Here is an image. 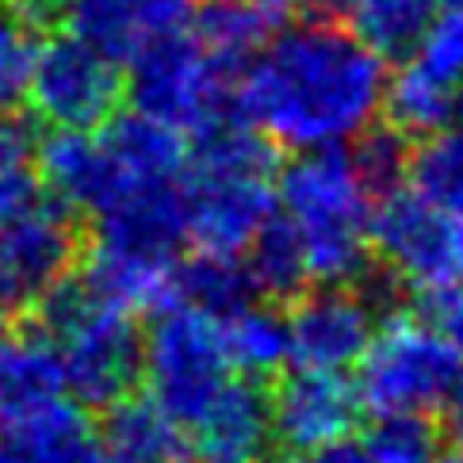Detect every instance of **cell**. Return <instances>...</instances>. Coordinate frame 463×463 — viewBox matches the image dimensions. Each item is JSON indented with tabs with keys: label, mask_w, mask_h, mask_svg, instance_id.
Masks as SVG:
<instances>
[{
	"label": "cell",
	"mask_w": 463,
	"mask_h": 463,
	"mask_svg": "<svg viewBox=\"0 0 463 463\" xmlns=\"http://www.w3.org/2000/svg\"><path fill=\"white\" fill-rule=\"evenodd\" d=\"M100 142L130 180H180L188 169V138L135 108L115 111L100 127Z\"/></svg>",
	"instance_id": "d6986e66"
},
{
	"label": "cell",
	"mask_w": 463,
	"mask_h": 463,
	"mask_svg": "<svg viewBox=\"0 0 463 463\" xmlns=\"http://www.w3.org/2000/svg\"><path fill=\"white\" fill-rule=\"evenodd\" d=\"M303 463H372V456H368V449H364V440L341 437L334 444H322V449L307 452Z\"/></svg>",
	"instance_id": "d590c367"
},
{
	"label": "cell",
	"mask_w": 463,
	"mask_h": 463,
	"mask_svg": "<svg viewBox=\"0 0 463 463\" xmlns=\"http://www.w3.org/2000/svg\"><path fill=\"white\" fill-rule=\"evenodd\" d=\"M356 394L372 413H433L444 410L459 368V353L413 310L394 307L375 322L368 349L360 353Z\"/></svg>",
	"instance_id": "5b68a950"
},
{
	"label": "cell",
	"mask_w": 463,
	"mask_h": 463,
	"mask_svg": "<svg viewBox=\"0 0 463 463\" xmlns=\"http://www.w3.org/2000/svg\"><path fill=\"white\" fill-rule=\"evenodd\" d=\"M269 5H279V8H288V12H291V0H269Z\"/></svg>",
	"instance_id": "60d3db41"
},
{
	"label": "cell",
	"mask_w": 463,
	"mask_h": 463,
	"mask_svg": "<svg viewBox=\"0 0 463 463\" xmlns=\"http://www.w3.org/2000/svg\"><path fill=\"white\" fill-rule=\"evenodd\" d=\"M39 39L27 27L12 20V12L0 5V108H24L35 70Z\"/></svg>",
	"instance_id": "f546056e"
},
{
	"label": "cell",
	"mask_w": 463,
	"mask_h": 463,
	"mask_svg": "<svg viewBox=\"0 0 463 463\" xmlns=\"http://www.w3.org/2000/svg\"><path fill=\"white\" fill-rule=\"evenodd\" d=\"M12 20L27 27L31 35H54V31H65V15H70V0H0Z\"/></svg>",
	"instance_id": "836d02e7"
},
{
	"label": "cell",
	"mask_w": 463,
	"mask_h": 463,
	"mask_svg": "<svg viewBox=\"0 0 463 463\" xmlns=\"http://www.w3.org/2000/svg\"><path fill=\"white\" fill-rule=\"evenodd\" d=\"M406 188L433 211L463 219V123L410 142Z\"/></svg>",
	"instance_id": "603a6c76"
},
{
	"label": "cell",
	"mask_w": 463,
	"mask_h": 463,
	"mask_svg": "<svg viewBox=\"0 0 463 463\" xmlns=\"http://www.w3.org/2000/svg\"><path fill=\"white\" fill-rule=\"evenodd\" d=\"M437 5H444V8H463V0H437Z\"/></svg>",
	"instance_id": "ab89813d"
},
{
	"label": "cell",
	"mask_w": 463,
	"mask_h": 463,
	"mask_svg": "<svg viewBox=\"0 0 463 463\" xmlns=\"http://www.w3.org/2000/svg\"><path fill=\"white\" fill-rule=\"evenodd\" d=\"M379 111H383V123L402 130L406 138H421L440 127L459 123L463 92H459V85H449V80L433 77L425 65L410 58L394 73H387Z\"/></svg>",
	"instance_id": "ffe728a7"
},
{
	"label": "cell",
	"mask_w": 463,
	"mask_h": 463,
	"mask_svg": "<svg viewBox=\"0 0 463 463\" xmlns=\"http://www.w3.org/2000/svg\"><path fill=\"white\" fill-rule=\"evenodd\" d=\"M413 61L449 85H463V8L433 12L421 39L413 43Z\"/></svg>",
	"instance_id": "f1b7e54d"
},
{
	"label": "cell",
	"mask_w": 463,
	"mask_h": 463,
	"mask_svg": "<svg viewBox=\"0 0 463 463\" xmlns=\"http://www.w3.org/2000/svg\"><path fill=\"white\" fill-rule=\"evenodd\" d=\"M349 161L360 176V184L372 192V200L406 184V161H410V138L391 123H368L353 138Z\"/></svg>",
	"instance_id": "83f0119b"
},
{
	"label": "cell",
	"mask_w": 463,
	"mask_h": 463,
	"mask_svg": "<svg viewBox=\"0 0 463 463\" xmlns=\"http://www.w3.org/2000/svg\"><path fill=\"white\" fill-rule=\"evenodd\" d=\"M444 410H449L452 425H456V429H463V360H459V368H456V379H452L449 399H444Z\"/></svg>",
	"instance_id": "8d00e7d4"
},
{
	"label": "cell",
	"mask_w": 463,
	"mask_h": 463,
	"mask_svg": "<svg viewBox=\"0 0 463 463\" xmlns=\"http://www.w3.org/2000/svg\"><path fill=\"white\" fill-rule=\"evenodd\" d=\"M100 463H108V459H100Z\"/></svg>",
	"instance_id": "7bdbcfd3"
},
{
	"label": "cell",
	"mask_w": 463,
	"mask_h": 463,
	"mask_svg": "<svg viewBox=\"0 0 463 463\" xmlns=\"http://www.w3.org/2000/svg\"><path fill=\"white\" fill-rule=\"evenodd\" d=\"M241 264H245V272H250L253 295H264L269 303H291L295 295L310 284L303 245L284 214H272V219L257 230V238L245 245Z\"/></svg>",
	"instance_id": "cb8c5ba5"
},
{
	"label": "cell",
	"mask_w": 463,
	"mask_h": 463,
	"mask_svg": "<svg viewBox=\"0 0 463 463\" xmlns=\"http://www.w3.org/2000/svg\"><path fill=\"white\" fill-rule=\"evenodd\" d=\"M176 299L211 314V318H226L230 310L253 299V284L241 257L195 253L176 264Z\"/></svg>",
	"instance_id": "d4e9b609"
},
{
	"label": "cell",
	"mask_w": 463,
	"mask_h": 463,
	"mask_svg": "<svg viewBox=\"0 0 463 463\" xmlns=\"http://www.w3.org/2000/svg\"><path fill=\"white\" fill-rule=\"evenodd\" d=\"M279 146L250 119H222L188 142L184 176H276Z\"/></svg>",
	"instance_id": "7402d4cb"
},
{
	"label": "cell",
	"mask_w": 463,
	"mask_h": 463,
	"mask_svg": "<svg viewBox=\"0 0 463 463\" xmlns=\"http://www.w3.org/2000/svg\"><path fill=\"white\" fill-rule=\"evenodd\" d=\"M192 456L200 463H260L272 449L269 387L230 379L192 421Z\"/></svg>",
	"instance_id": "2e32d148"
},
{
	"label": "cell",
	"mask_w": 463,
	"mask_h": 463,
	"mask_svg": "<svg viewBox=\"0 0 463 463\" xmlns=\"http://www.w3.org/2000/svg\"><path fill=\"white\" fill-rule=\"evenodd\" d=\"M276 176H184V230L195 253L241 257L276 214Z\"/></svg>",
	"instance_id": "7c38bea8"
},
{
	"label": "cell",
	"mask_w": 463,
	"mask_h": 463,
	"mask_svg": "<svg viewBox=\"0 0 463 463\" xmlns=\"http://www.w3.org/2000/svg\"><path fill=\"white\" fill-rule=\"evenodd\" d=\"M291 12H299L303 24H318V27L349 24V0H291Z\"/></svg>",
	"instance_id": "e575fe53"
},
{
	"label": "cell",
	"mask_w": 463,
	"mask_h": 463,
	"mask_svg": "<svg viewBox=\"0 0 463 463\" xmlns=\"http://www.w3.org/2000/svg\"><path fill=\"white\" fill-rule=\"evenodd\" d=\"M368 238L372 257L410 288L459 279V219L433 211L406 184L375 200Z\"/></svg>",
	"instance_id": "9c48e42d"
},
{
	"label": "cell",
	"mask_w": 463,
	"mask_h": 463,
	"mask_svg": "<svg viewBox=\"0 0 463 463\" xmlns=\"http://www.w3.org/2000/svg\"><path fill=\"white\" fill-rule=\"evenodd\" d=\"M61 364V387L80 410H104L142 383V326L138 314L104 299L80 269L46 288L24 310Z\"/></svg>",
	"instance_id": "7a4b0ae2"
},
{
	"label": "cell",
	"mask_w": 463,
	"mask_h": 463,
	"mask_svg": "<svg viewBox=\"0 0 463 463\" xmlns=\"http://www.w3.org/2000/svg\"><path fill=\"white\" fill-rule=\"evenodd\" d=\"M8 326H12V318H8V310H5V307H0V337H5V334H8Z\"/></svg>",
	"instance_id": "f35d334b"
},
{
	"label": "cell",
	"mask_w": 463,
	"mask_h": 463,
	"mask_svg": "<svg viewBox=\"0 0 463 463\" xmlns=\"http://www.w3.org/2000/svg\"><path fill=\"white\" fill-rule=\"evenodd\" d=\"M222 349L230 368H238L245 379H276L291 364V337H288V314L276 303H241L219 318Z\"/></svg>",
	"instance_id": "44dd1931"
},
{
	"label": "cell",
	"mask_w": 463,
	"mask_h": 463,
	"mask_svg": "<svg viewBox=\"0 0 463 463\" xmlns=\"http://www.w3.org/2000/svg\"><path fill=\"white\" fill-rule=\"evenodd\" d=\"M43 200H46V184L39 173H31L27 165L0 169V222L31 214L35 207H43Z\"/></svg>",
	"instance_id": "d6a6232c"
},
{
	"label": "cell",
	"mask_w": 463,
	"mask_h": 463,
	"mask_svg": "<svg viewBox=\"0 0 463 463\" xmlns=\"http://www.w3.org/2000/svg\"><path fill=\"white\" fill-rule=\"evenodd\" d=\"M288 337L299 368L349 372L368 349L379 310L364 299L356 284H307L291 299Z\"/></svg>",
	"instance_id": "30bf717a"
},
{
	"label": "cell",
	"mask_w": 463,
	"mask_h": 463,
	"mask_svg": "<svg viewBox=\"0 0 463 463\" xmlns=\"http://www.w3.org/2000/svg\"><path fill=\"white\" fill-rule=\"evenodd\" d=\"M27 100L43 123L100 130L123 104V70L70 31H54L35 54Z\"/></svg>",
	"instance_id": "52a82bcc"
},
{
	"label": "cell",
	"mask_w": 463,
	"mask_h": 463,
	"mask_svg": "<svg viewBox=\"0 0 463 463\" xmlns=\"http://www.w3.org/2000/svg\"><path fill=\"white\" fill-rule=\"evenodd\" d=\"M35 157L43 165V184L61 203H70L80 219H96L130 184H142V180H130L123 173V165L108 154V146L92 130L58 127L54 135L39 138Z\"/></svg>",
	"instance_id": "4fadbf2b"
},
{
	"label": "cell",
	"mask_w": 463,
	"mask_h": 463,
	"mask_svg": "<svg viewBox=\"0 0 463 463\" xmlns=\"http://www.w3.org/2000/svg\"><path fill=\"white\" fill-rule=\"evenodd\" d=\"M413 314H418L429 329H437V334L463 356V279L437 284V288H421L418 291V310Z\"/></svg>",
	"instance_id": "4dcf8cb0"
},
{
	"label": "cell",
	"mask_w": 463,
	"mask_h": 463,
	"mask_svg": "<svg viewBox=\"0 0 463 463\" xmlns=\"http://www.w3.org/2000/svg\"><path fill=\"white\" fill-rule=\"evenodd\" d=\"M433 12L437 0H349V27L375 54L406 58Z\"/></svg>",
	"instance_id": "484cf974"
},
{
	"label": "cell",
	"mask_w": 463,
	"mask_h": 463,
	"mask_svg": "<svg viewBox=\"0 0 463 463\" xmlns=\"http://www.w3.org/2000/svg\"><path fill=\"white\" fill-rule=\"evenodd\" d=\"M230 360L222 349L219 318L188 303H169L154 314V326L142 329V379L146 394L173 413L180 425H192L207 402L230 383Z\"/></svg>",
	"instance_id": "8992f818"
},
{
	"label": "cell",
	"mask_w": 463,
	"mask_h": 463,
	"mask_svg": "<svg viewBox=\"0 0 463 463\" xmlns=\"http://www.w3.org/2000/svg\"><path fill=\"white\" fill-rule=\"evenodd\" d=\"M123 96L135 111L176 127L188 138L222 119L241 115L238 111V70L219 65L188 31L146 43L127 61Z\"/></svg>",
	"instance_id": "277c9868"
},
{
	"label": "cell",
	"mask_w": 463,
	"mask_h": 463,
	"mask_svg": "<svg viewBox=\"0 0 463 463\" xmlns=\"http://www.w3.org/2000/svg\"><path fill=\"white\" fill-rule=\"evenodd\" d=\"M200 0H70L65 31L127 65L146 43L188 31Z\"/></svg>",
	"instance_id": "9a60e30c"
},
{
	"label": "cell",
	"mask_w": 463,
	"mask_h": 463,
	"mask_svg": "<svg viewBox=\"0 0 463 463\" xmlns=\"http://www.w3.org/2000/svg\"><path fill=\"white\" fill-rule=\"evenodd\" d=\"M39 115H27L20 108H0V169L27 165L39 150Z\"/></svg>",
	"instance_id": "1f68e13d"
},
{
	"label": "cell",
	"mask_w": 463,
	"mask_h": 463,
	"mask_svg": "<svg viewBox=\"0 0 463 463\" xmlns=\"http://www.w3.org/2000/svg\"><path fill=\"white\" fill-rule=\"evenodd\" d=\"M276 207L303 245L310 284H353L372 264V192L345 146L303 150L276 169Z\"/></svg>",
	"instance_id": "3957f363"
},
{
	"label": "cell",
	"mask_w": 463,
	"mask_h": 463,
	"mask_svg": "<svg viewBox=\"0 0 463 463\" xmlns=\"http://www.w3.org/2000/svg\"><path fill=\"white\" fill-rule=\"evenodd\" d=\"M387 58L345 27H279L238 73V111L279 150L353 142L379 115Z\"/></svg>",
	"instance_id": "6da1fadb"
},
{
	"label": "cell",
	"mask_w": 463,
	"mask_h": 463,
	"mask_svg": "<svg viewBox=\"0 0 463 463\" xmlns=\"http://www.w3.org/2000/svg\"><path fill=\"white\" fill-rule=\"evenodd\" d=\"M288 20V8L269 5V0H200L192 12V39L203 51L226 65V70H245L264 43H269Z\"/></svg>",
	"instance_id": "ac0fdd59"
},
{
	"label": "cell",
	"mask_w": 463,
	"mask_h": 463,
	"mask_svg": "<svg viewBox=\"0 0 463 463\" xmlns=\"http://www.w3.org/2000/svg\"><path fill=\"white\" fill-rule=\"evenodd\" d=\"M272 413V444H284L288 452H314L322 444L353 437L360 425V394L345 372L326 368H299L279 372L269 391Z\"/></svg>",
	"instance_id": "8fae6325"
},
{
	"label": "cell",
	"mask_w": 463,
	"mask_h": 463,
	"mask_svg": "<svg viewBox=\"0 0 463 463\" xmlns=\"http://www.w3.org/2000/svg\"><path fill=\"white\" fill-rule=\"evenodd\" d=\"M96 444L108 463H192V440L154 394L130 391L100 410Z\"/></svg>",
	"instance_id": "e0dca14e"
},
{
	"label": "cell",
	"mask_w": 463,
	"mask_h": 463,
	"mask_svg": "<svg viewBox=\"0 0 463 463\" xmlns=\"http://www.w3.org/2000/svg\"><path fill=\"white\" fill-rule=\"evenodd\" d=\"M364 449L372 463H433L444 449V433L433 413H375Z\"/></svg>",
	"instance_id": "4316f807"
},
{
	"label": "cell",
	"mask_w": 463,
	"mask_h": 463,
	"mask_svg": "<svg viewBox=\"0 0 463 463\" xmlns=\"http://www.w3.org/2000/svg\"><path fill=\"white\" fill-rule=\"evenodd\" d=\"M85 253V219L46 188L43 207L0 222V307L8 318L35 307Z\"/></svg>",
	"instance_id": "ba28073f"
},
{
	"label": "cell",
	"mask_w": 463,
	"mask_h": 463,
	"mask_svg": "<svg viewBox=\"0 0 463 463\" xmlns=\"http://www.w3.org/2000/svg\"><path fill=\"white\" fill-rule=\"evenodd\" d=\"M85 241L146 257H180V245L188 241L184 176L130 184L108 211L92 219V234Z\"/></svg>",
	"instance_id": "5bb4252c"
},
{
	"label": "cell",
	"mask_w": 463,
	"mask_h": 463,
	"mask_svg": "<svg viewBox=\"0 0 463 463\" xmlns=\"http://www.w3.org/2000/svg\"><path fill=\"white\" fill-rule=\"evenodd\" d=\"M260 463H295V459H269V456H264Z\"/></svg>",
	"instance_id": "b9f144b4"
},
{
	"label": "cell",
	"mask_w": 463,
	"mask_h": 463,
	"mask_svg": "<svg viewBox=\"0 0 463 463\" xmlns=\"http://www.w3.org/2000/svg\"><path fill=\"white\" fill-rule=\"evenodd\" d=\"M433 463H463V449H440V456Z\"/></svg>",
	"instance_id": "74e56055"
}]
</instances>
